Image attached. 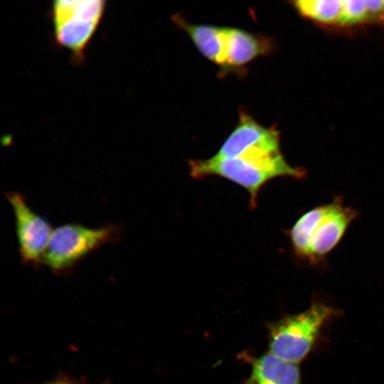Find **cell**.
Segmentation results:
<instances>
[{
  "label": "cell",
  "instance_id": "11",
  "mask_svg": "<svg viewBox=\"0 0 384 384\" xmlns=\"http://www.w3.org/2000/svg\"><path fill=\"white\" fill-rule=\"evenodd\" d=\"M292 4L302 17L324 26H339L343 0H299Z\"/></svg>",
  "mask_w": 384,
  "mask_h": 384
},
{
  "label": "cell",
  "instance_id": "9",
  "mask_svg": "<svg viewBox=\"0 0 384 384\" xmlns=\"http://www.w3.org/2000/svg\"><path fill=\"white\" fill-rule=\"evenodd\" d=\"M171 21L189 36L203 57L219 67L220 75L226 65L227 27L192 23L179 13L173 15Z\"/></svg>",
  "mask_w": 384,
  "mask_h": 384
},
{
  "label": "cell",
  "instance_id": "1",
  "mask_svg": "<svg viewBox=\"0 0 384 384\" xmlns=\"http://www.w3.org/2000/svg\"><path fill=\"white\" fill-rule=\"evenodd\" d=\"M190 175L194 178L216 176L225 178L245 188L250 194V206L257 205L261 188L277 177L301 178L304 171L291 166L280 150L249 149L235 157L213 156L206 159L188 160Z\"/></svg>",
  "mask_w": 384,
  "mask_h": 384
},
{
  "label": "cell",
  "instance_id": "5",
  "mask_svg": "<svg viewBox=\"0 0 384 384\" xmlns=\"http://www.w3.org/2000/svg\"><path fill=\"white\" fill-rule=\"evenodd\" d=\"M105 2L102 0L54 1L51 17L54 38L58 46L72 53L75 63L85 59V50L102 17Z\"/></svg>",
  "mask_w": 384,
  "mask_h": 384
},
{
  "label": "cell",
  "instance_id": "13",
  "mask_svg": "<svg viewBox=\"0 0 384 384\" xmlns=\"http://www.w3.org/2000/svg\"><path fill=\"white\" fill-rule=\"evenodd\" d=\"M368 24L384 23V0H366Z\"/></svg>",
  "mask_w": 384,
  "mask_h": 384
},
{
  "label": "cell",
  "instance_id": "10",
  "mask_svg": "<svg viewBox=\"0 0 384 384\" xmlns=\"http://www.w3.org/2000/svg\"><path fill=\"white\" fill-rule=\"evenodd\" d=\"M248 384H301L300 373L294 364L270 353L253 363Z\"/></svg>",
  "mask_w": 384,
  "mask_h": 384
},
{
  "label": "cell",
  "instance_id": "8",
  "mask_svg": "<svg viewBox=\"0 0 384 384\" xmlns=\"http://www.w3.org/2000/svg\"><path fill=\"white\" fill-rule=\"evenodd\" d=\"M279 132L261 125L246 110H239L238 122L215 156L233 158L255 147L280 148Z\"/></svg>",
  "mask_w": 384,
  "mask_h": 384
},
{
  "label": "cell",
  "instance_id": "4",
  "mask_svg": "<svg viewBox=\"0 0 384 384\" xmlns=\"http://www.w3.org/2000/svg\"><path fill=\"white\" fill-rule=\"evenodd\" d=\"M335 310L322 303H314L306 311L290 316L272 325L270 333V353L294 363L309 353L319 334Z\"/></svg>",
  "mask_w": 384,
  "mask_h": 384
},
{
  "label": "cell",
  "instance_id": "15",
  "mask_svg": "<svg viewBox=\"0 0 384 384\" xmlns=\"http://www.w3.org/2000/svg\"><path fill=\"white\" fill-rule=\"evenodd\" d=\"M102 384H110V381H109V380H106V381H105L104 383H102Z\"/></svg>",
  "mask_w": 384,
  "mask_h": 384
},
{
  "label": "cell",
  "instance_id": "3",
  "mask_svg": "<svg viewBox=\"0 0 384 384\" xmlns=\"http://www.w3.org/2000/svg\"><path fill=\"white\" fill-rule=\"evenodd\" d=\"M121 225L107 223L90 228L79 223H68L54 228L43 257L42 266L57 276H69L83 259L103 245L118 242Z\"/></svg>",
  "mask_w": 384,
  "mask_h": 384
},
{
  "label": "cell",
  "instance_id": "12",
  "mask_svg": "<svg viewBox=\"0 0 384 384\" xmlns=\"http://www.w3.org/2000/svg\"><path fill=\"white\" fill-rule=\"evenodd\" d=\"M343 13L338 27L368 24L366 0H343Z\"/></svg>",
  "mask_w": 384,
  "mask_h": 384
},
{
  "label": "cell",
  "instance_id": "14",
  "mask_svg": "<svg viewBox=\"0 0 384 384\" xmlns=\"http://www.w3.org/2000/svg\"><path fill=\"white\" fill-rule=\"evenodd\" d=\"M42 384H86L63 373L58 375L54 379Z\"/></svg>",
  "mask_w": 384,
  "mask_h": 384
},
{
  "label": "cell",
  "instance_id": "2",
  "mask_svg": "<svg viewBox=\"0 0 384 384\" xmlns=\"http://www.w3.org/2000/svg\"><path fill=\"white\" fill-rule=\"evenodd\" d=\"M356 215L340 200L307 211L289 231L294 252L311 263L317 262L340 242Z\"/></svg>",
  "mask_w": 384,
  "mask_h": 384
},
{
  "label": "cell",
  "instance_id": "6",
  "mask_svg": "<svg viewBox=\"0 0 384 384\" xmlns=\"http://www.w3.org/2000/svg\"><path fill=\"white\" fill-rule=\"evenodd\" d=\"M12 208L18 251L23 265L42 267V260L53 231L50 223L36 213L28 205L27 198L18 191L5 194Z\"/></svg>",
  "mask_w": 384,
  "mask_h": 384
},
{
  "label": "cell",
  "instance_id": "7",
  "mask_svg": "<svg viewBox=\"0 0 384 384\" xmlns=\"http://www.w3.org/2000/svg\"><path fill=\"white\" fill-rule=\"evenodd\" d=\"M275 50V41L270 36L227 27L226 65L219 76L223 78L230 73L244 76L247 65L272 55Z\"/></svg>",
  "mask_w": 384,
  "mask_h": 384
}]
</instances>
